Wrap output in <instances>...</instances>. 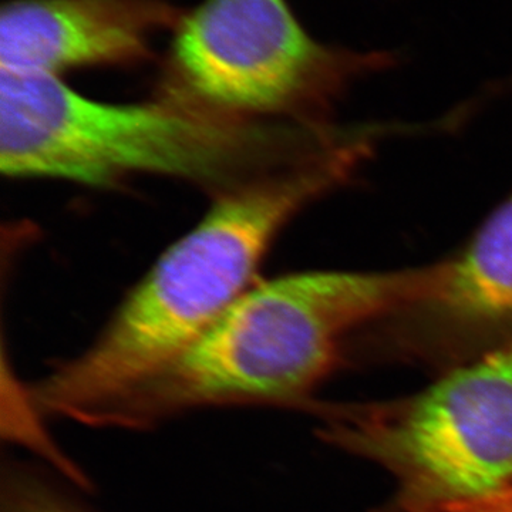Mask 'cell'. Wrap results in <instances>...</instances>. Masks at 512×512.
<instances>
[{"label":"cell","instance_id":"cell-1","mask_svg":"<svg viewBox=\"0 0 512 512\" xmlns=\"http://www.w3.org/2000/svg\"><path fill=\"white\" fill-rule=\"evenodd\" d=\"M367 150L366 141H340L218 195L128 293L90 348L30 387L35 409L82 423L183 355L251 288L293 215L342 183Z\"/></svg>","mask_w":512,"mask_h":512},{"label":"cell","instance_id":"cell-2","mask_svg":"<svg viewBox=\"0 0 512 512\" xmlns=\"http://www.w3.org/2000/svg\"><path fill=\"white\" fill-rule=\"evenodd\" d=\"M328 143L325 128L242 119L165 94L109 103L47 74L2 72L0 79V171L10 178L104 188L160 175L218 197Z\"/></svg>","mask_w":512,"mask_h":512},{"label":"cell","instance_id":"cell-3","mask_svg":"<svg viewBox=\"0 0 512 512\" xmlns=\"http://www.w3.org/2000/svg\"><path fill=\"white\" fill-rule=\"evenodd\" d=\"M444 262L393 272H303L252 285L174 362L94 410L90 426L141 429L204 407L298 406L350 329L420 305Z\"/></svg>","mask_w":512,"mask_h":512},{"label":"cell","instance_id":"cell-4","mask_svg":"<svg viewBox=\"0 0 512 512\" xmlns=\"http://www.w3.org/2000/svg\"><path fill=\"white\" fill-rule=\"evenodd\" d=\"M323 434L380 464L399 512H460L512 484V343L409 399L328 410Z\"/></svg>","mask_w":512,"mask_h":512},{"label":"cell","instance_id":"cell-5","mask_svg":"<svg viewBox=\"0 0 512 512\" xmlns=\"http://www.w3.org/2000/svg\"><path fill=\"white\" fill-rule=\"evenodd\" d=\"M173 32L163 94L242 119L323 127L350 84L393 60L323 45L286 0H204Z\"/></svg>","mask_w":512,"mask_h":512},{"label":"cell","instance_id":"cell-6","mask_svg":"<svg viewBox=\"0 0 512 512\" xmlns=\"http://www.w3.org/2000/svg\"><path fill=\"white\" fill-rule=\"evenodd\" d=\"M181 15L164 0H12L0 18V67L59 77L140 63L154 36L174 30Z\"/></svg>","mask_w":512,"mask_h":512},{"label":"cell","instance_id":"cell-7","mask_svg":"<svg viewBox=\"0 0 512 512\" xmlns=\"http://www.w3.org/2000/svg\"><path fill=\"white\" fill-rule=\"evenodd\" d=\"M412 309L463 325L512 326V195L444 261L436 291Z\"/></svg>","mask_w":512,"mask_h":512},{"label":"cell","instance_id":"cell-8","mask_svg":"<svg viewBox=\"0 0 512 512\" xmlns=\"http://www.w3.org/2000/svg\"><path fill=\"white\" fill-rule=\"evenodd\" d=\"M0 512H92L35 467L3 468Z\"/></svg>","mask_w":512,"mask_h":512},{"label":"cell","instance_id":"cell-9","mask_svg":"<svg viewBox=\"0 0 512 512\" xmlns=\"http://www.w3.org/2000/svg\"><path fill=\"white\" fill-rule=\"evenodd\" d=\"M474 507H493L512 512V484L505 488L503 493L495 495V497L485 500L483 503L476 504Z\"/></svg>","mask_w":512,"mask_h":512},{"label":"cell","instance_id":"cell-10","mask_svg":"<svg viewBox=\"0 0 512 512\" xmlns=\"http://www.w3.org/2000/svg\"><path fill=\"white\" fill-rule=\"evenodd\" d=\"M460 512H508L505 510H500V508L493 507H470L466 508V510Z\"/></svg>","mask_w":512,"mask_h":512}]
</instances>
